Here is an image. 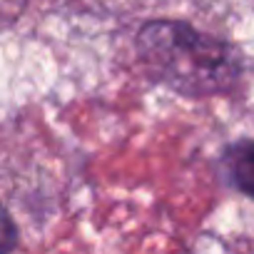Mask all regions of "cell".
Returning a JSON list of instances; mask_svg holds the SVG:
<instances>
[{
    "label": "cell",
    "mask_w": 254,
    "mask_h": 254,
    "mask_svg": "<svg viewBox=\"0 0 254 254\" xmlns=\"http://www.w3.org/2000/svg\"><path fill=\"white\" fill-rule=\"evenodd\" d=\"M137 50L155 80L190 97L229 92L244 70L232 43L180 20L147 23L137 35Z\"/></svg>",
    "instance_id": "1"
},
{
    "label": "cell",
    "mask_w": 254,
    "mask_h": 254,
    "mask_svg": "<svg viewBox=\"0 0 254 254\" xmlns=\"http://www.w3.org/2000/svg\"><path fill=\"white\" fill-rule=\"evenodd\" d=\"M224 167L229 182L247 197L254 199V140H239L227 147Z\"/></svg>",
    "instance_id": "2"
},
{
    "label": "cell",
    "mask_w": 254,
    "mask_h": 254,
    "mask_svg": "<svg viewBox=\"0 0 254 254\" xmlns=\"http://www.w3.org/2000/svg\"><path fill=\"white\" fill-rule=\"evenodd\" d=\"M28 0H0V30L10 28L25 10Z\"/></svg>",
    "instance_id": "3"
},
{
    "label": "cell",
    "mask_w": 254,
    "mask_h": 254,
    "mask_svg": "<svg viewBox=\"0 0 254 254\" xmlns=\"http://www.w3.org/2000/svg\"><path fill=\"white\" fill-rule=\"evenodd\" d=\"M13 247H15V227L10 217L5 214V209L0 207V252L13 249Z\"/></svg>",
    "instance_id": "4"
}]
</instances>
